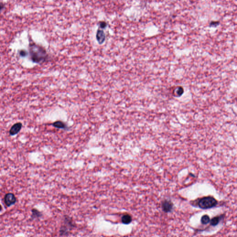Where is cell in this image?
<instances>
[{
    "mask_svg": "<svg viewBox=\"0 0 237 237\" xmlns=\"http://www.w3.org/2000/svg\"><path fill=\"white\" fill-rule=\"evenodd\" d=\"M29 51L31 60L35 63H43L48 59L46 50L39 45L31 44L29 45Z\"/></svg>",
    "mask_w": 237,
    "mask_h": 237,
    "instance_id": "cell-1",
    "label": "cell"
},
{
    "mask_svg": "<svg viewBox=\"0 0 237 237\" xmlns=\"http://www.w3.org/2000/svg\"><path fill=\"white\" fill-rule=\"evenodd\" d=\"M172 207H173V204L170 201L166 200L163 202V204H162V207L164 212H170L171 211Z\"/></svg>",
    "mask_w": 237,
    "mask_h": 237,
    "instance_id": "cell-7",
    "label": "cell"
},
{
    "mask_svg": "<svg viewBox=\"0 0 237 237\" xmlns=\"http://www.w3.org/2000/svg\"><path fill=\"white\" fill-rule=\"evenodd\" d=\"M4 201L5 205L8 207H9L16 203L17 199L15 195L13 193H8L5 196Z\"/></svg>",
    "mask_w": 237,
    "mask_h": 237,
    "instance_id": "cell-4",
    "label": "cell"
},
{
    "mask_svg": "<svg viewBox=\"0 0 237 237\" xmlns=\"http://www.w3.org/2000/svg\"><path fill=\"white\" fill-rule=\"evenodd\" d=\"M76 227V224L72 218L68 215L64 216L61 225L59 229L60 237H66L70 234L71 231Z\"/></svg>",
    "mask_w": 237,
    "mask_h": 237,
    "instance_id": "cell-2",
    "label": "cell"
},
{
    "mask_svg": "<svg viewBox=\"0 0 237 237\" xmlns=\"http://www.w3.org/2000/svg\"><path fill=\"white\" fill-rule=\"evenodd\" d=\"M20 55L21 57H25L27 55V53L26 50H22L20 51Z\"/></svg>",
    "mask_w": 237,
    "mask_h": 237,
    "instance_id": "cell-15",
    "label": "cell"
},
{
    "mask_svg": "<svg viewBox=\"0 0 237 237\" xmlns=\"http://www.w3.org/2000/svg\"><path fill=\"white\" fill-rule=\"evenodd\" d=\"M22 127V124L21 122H17L13 125L9 130V134L14 136L20 132Z\"/></svg>",
    "mask_w": 237,
    "mask_h": 237,
    "instance_id": "cell-5",
    "label": "cell"
},
{
    "mask_svg": "<svg viewBox=\"0 0 237 237\" xmlns=\"http://www.w3.org/2000/svg\"><path fill=\"white\" fill-rule=\"evenodd\" d=\"M183 92H184V89L182 88V87L181 86H178L176 87V88L174 89V92H173L174 95L176 97H179L181 96L183 94Z\"/></svg>",
    "mask_w": 237,
    "mask_h": 237,
    "instance_id": "cell-11",
    "label": "cell"
},
{
    "mask_svg": "<svg viewBox=\"0 0 237 237\" xmlns=\"http://www.w3.org/2000/svg\"><path fill=\"white\" fill-rule=\"evenodd\" d=\"M96 39L99 44H102L106 39V35L102 29H98L96 35Z\"/></svg>",
    "mask_w": 237,
    "mask_h": 237,
    "instance_id": "cell-6",
    "label": "cell"
},
{
    "mask_svg": "<svg viewBox=\"0 0 237 237\" xmlns=\"http://www.w3.org/2000/svg\"><path fill=\"white\" fill-rule=\"evenodd\" d=\"M53 126L59 129H65L67 127L66 124L61 120H58L54 122L52 124Z\"/></svg>",
    "mask_w": 237,
    "mask_h": 237,
    "instance_id": "cell-9",
    "label": "cell"
},
{
    "mask_svg": "<svg viewBox=\"0 0 237 237\" xmlns=\"http://www.w3.org/2000/svg\"><path fill=\"white\" fill-rule=\"evenodd\" d=\"M223 216H217L212 218L210 220V225L212 226H216L220 223V221L222 219Z\"/></svg>",
    "mask_w": 237,
    "mask_h": 237,
    "instance_id": "cell-10",
    "label": "cell"
},
{
    "mask_svg": "<svg viewBox=\"0 0 237 237\" xmlns=\"http://www.w3.org/2000/svg\"><path fill=\"white\" fill-rule=\"evenodd\" d=\"M210 220H210V219L208 215H207V214L202 216V218H201V220H200L201 223L203 225L207 224L209 223L210 222Z\"/></svg>",
    "mask_w": 237,
    "mask_h": 237,
    "instance_id": "cell-13",
    "label": "cell"
},
{
    "mask_svg": "<svg viewBox=\"0 0 237 237\" xmlns=\"http://www.w3.org/2000/svg\"><path fill=\"white\" fill-rule=\"evenodd\" d=\"M216 200L211 196H207L201 198L198 202V206L203 209H211L217 205Z\"/></svg>",
    "mask_w": 237,
    "mask_h": 237,
    "instance_id": "cell-3",
    "label": "cell"
},
{
    "mask_svg": "<svg viewBox=\"0 0 237 237\" xmlns=\"http://www.w3.org/2000/svg\"><path fill=\"white\" fill-rule=\"evenodd\" d=\"M107 26V23L105 21L100 22L99 23V26L102 29L105 28Z\"/></svg>",
    "mask_w": 237,
    "mask_h": 237,
    "instance_id": "cell-14",
    "label": "cell"
},
{
    "mask_svg": "<svg viewBox=\"0 0 237 237\" xmlns=\"http://www.w3.org/2000/svg\"><path fill=\"white\" fill-rule=\"evenodd\" d=\"M122 222L125 224H129L132 221V217L129 215H124L122 217Z\"/></svg>",
    "mask_w": 237,
    "mask_h": 237,
    "instance_id": "cell-12",
    "label": "cell"
},
{
    "mask_svg": "<svg viewBox=\"0 0 237 237\" xmlns=\"http://www.w3.org/2000/svg\"><path fill=\"white\" fill-rule=\"evenodd\" d=\"M32 214H31V219L32 220L35 219H39L42 216L43 214H42L41 212H40L39 210H38L36 209L33 208L32 209Z\"/></svg>",
    "mask_w": 237,
    "mask_h": 237,
    "instance_id": "cell-8",
    "label": "cell"
}]
</instances>
